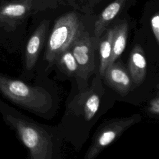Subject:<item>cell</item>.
Listing matches in <instances>:
<instances>
[{
  "instance_id": "cell-1",
  "label": "cell",
  "mask_w": 159,
  "mask_h": 159,
  "mask_svg": "<svg viewBox=\"0 0 159 159\" xmlns=\"http://www.w3.org/2000/svg\"><path fill=\"white\" fill-rule=\"evenodd\" d=\"M0 91L12 102L37 112H46L52 105L51 97L43 88L32 86L1 74Z\"/></svg>"
},
{
  "instance_id": "cell-2",
  "label": "cell",
  "mask_w": 159,
  "mask_h": 159,
  "mask_svg": "<svg viewBox=\"0 0 159 159\" xmlns=\"http://www.w3.org/2000/svg\"><path fill=\"white\" fill-rule=\"evenodd\" d=\"M80 25L78 17L73 12L65 14L57 19L48 40L45 60L52 63L61 53L69 49L81 33Z\"/></svg>"
},
{
  "instance_id": "cell-3",
  "label": "cell",
  "mask_w": 159,
  "mask_h": 159,
  "mask_svg": "<svg viewBox=\"0 0 159 159\" xmlns=\"http://www.w3.org/2000/svg\"><path fill=\"white\" fill-rule=\"evenodd\" d=\"M7 122L16 129L20 140L29 149L31 159H50L52 145L48 133L38 125L11 114Z\"/></svg>"
},
{
  "instance_id": "cell-4",
  "label": "cell",
  "mask_w": 159,
  "mask_h": 159,
  "mask_svg": "<svg viewBox=\"0 0 159 159\" xmlns=\"http://www.w3.org/2000/svg\"><path fill=\"white\" fill-rule=\"evenodd\" d=\"M139 114L112 119L100 128L87 150L84 159H94L108 145L115 141L130 126L140 120Z\"/></svg>"
},
{
  "instance_id": "cell-5",
  "label": "cell",
  "mask_w": 159,
  "mask_h": 159,
  "mask_svg": "<svg viewBox=\"0 0 159 159\" xmlns=\"http://www.w3.org/2000/svg\"><path fill=\"white\" fill-rule=\"evenodd\" d=\"M97 40L81 32L70 48L78 65L80 77L84 80H88L95 68L94 51Z\"/></svg>"
},
{
  "instance_id": "cell-6",
  "label": "cell",
  "mask_w": 159,
  "mask_h": 159,
  "mask_svg": "<svg viewBox=\"0 0 159 159\" xmlns=\"http://www.w3.org/2000/svg\"><path fill=\"white\" fill-rule=\"evenodd\" d=\"M103 78L110 86L122 95L128 93L133 82L124 67L116 61L107 66Z\"/></svg>"
},
{
  "instance_id": "cell-7",
  "label": "cell",
  "mask_w": 159,
  "mask_h": 159,
  "mask_svg": "<svg viewBox=\"0 0 159 159\" xmlns=\"http://www.w3.org/2000/svg\"><path fill=\"white\" fill-rule=\"evenodd\" d=\"M32 6V0H15L0 6V22L14 24L25 18Z\"/></svg>"
},
{
  "instance_id": "cell-8",
  "label": "cell",
  "mask_w": 159,
  "mask_h": 159,
  "mask_svg": "<svg viewBox=\"0 0 159 159\" xmlns=\"http://www.w3.org/2000/svg\"><path fill=\"white\" fill-rule=\"evenodd\" d=\"M47 27V21L41 22L28 40L25 50V66L29 70H30L37 62L44 42Z\"/></svg>"
},
{
  "instance_id": "cell-9",
  "label": "cell",
  "mask_w": 159,
  "mask_h": 159,
  "mask_svg": "<svg viewBox=\"0 0 159 159\" xmlns=\"http://www.w3.org/2000/svg\"><path fill=\"white\" fill-rule=\"evenodd\" d=\"M128 68L132 81L136 84H140L146 76L147 61L142 48L138 44L130 53Z\"/></svg>"
},
{
  "instance_id": "cell-10",
  "label": "cell",
  "mask_w": 159,
  "mask_h": 159,
  "mask_svg": "<svg viewBox=\"0 0 159 159\" xmlns=\"http://www.w3.org/2000/svg\"><path fill=\"white\" fill-rule=\"evenodd\" d=\"M127 0H115L110 3L101 13L94 24V36L99 39L107 25L119 13Z\"/></svg>"
},
{
  "instance_id": "cell-11",
  "label": "cell",
  "mask_w": 159,
  "mask_h": 159,
  "mask_svg": "<svg viewBox=\"0 0 159 159\" xmlns=\"http://www.w3.org/2000/svg\"><path fill=\"white\" fill-rule=\"evenodd\" d=\"M115 30V27L110 29L99 43L100 64L99 71L101 78H103L104 72L107 68L111 58L112 42Z\"/></svg>"
},
{
  "instance_id": "cell-12",
  "label": "cell",
  "mask_w": 159,
  "mask_h": 159,
  "mask_svg": "<svg viewBox=\"0 0 159 159\" xmlns=\"http://www.w3.org/2000/svg\"><path fill=\"white\" fill-rule=\"evenodd\" d=\"M112 48V56L109 65L114 63L125 48L128 34V24L124 23L116 26ZM108 65V66H109Z\"/></svg>"
},
{
  "instance_id": "cell-13",
  "label": "cell",
  "mask_w": 159,
  "mask_h": 159,
  "mask_svg": "<svg viewBox=\"0 0 159 159\" xmlns=\"http://www.w3.org/2000/svg\"><path fill=\"white\" fill-rule=\"evenodd\" d=\"M56 61L61 70L68 76L80 77L78 65L70 48L61 53Z\"/></svg>"
},
{
  "instance_id": "cell-14",
  "label": "cell",
  "mask_w": 159,
  "mask_h": 159,
  "mask_svg": "<svg viewBox=\"0 0 159 159\" xmlns=\"http://www.w3.org/2000/svg\"><path fill=\"white\" fill-rule=\"evenodd\" d=\"M99 104V96L94 93H89L83 103L84 117L86 120H91L94 116L98 111Z\"/></svg>"
},
{
  "instance_id": "cell-15",
  "label": "cell",
  "mask_w": 159,
  "mask_h": 159,
  "mask_svg": "<svg viewBox=\"0 0 159 159\" xmlns=\"http://www.w3.org/2000/svg\"><path fill=\"white\" fill-rule=\"evenodd\" d=\"M150 24L155 39L159 45V13H157L152 16Z\"/></svg>"
},
{
  "instance_id": "cell-16",
  "label": "cell",
  "mask_w": 159,
  "mask_h": 159,
  "mask_svg": "<svg viewBox=\"0 0 159 159\" xmlns=\"http://www.w3.org/2000/svg\"><path fill=\"white\" fill-rule=\"evenodd\" d=\"M148 110L152 114L159 115V96L153 99L150 102Z\"/></svg>"
}]
</instances>
